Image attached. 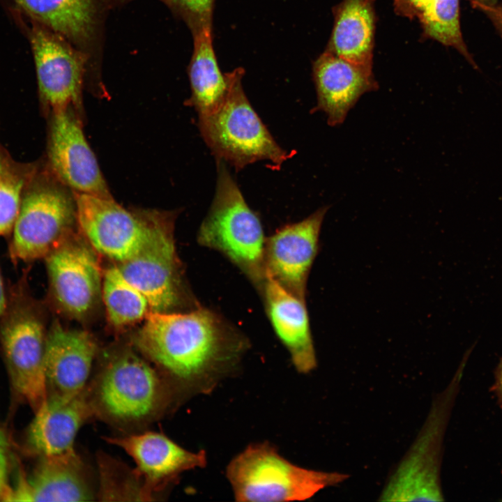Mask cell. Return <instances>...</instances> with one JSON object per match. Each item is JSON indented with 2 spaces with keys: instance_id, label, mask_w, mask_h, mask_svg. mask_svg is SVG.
<instances>
[{
  "instance_id": "obj_2",
  "label": "cell",
  "mask_w": 502,
  "mask_h": 502,
  "mask_svg": "<svg viewBox=\"0 0 502 502\" xmlns=\"http://www.w3.org/2000/svg\"><path fill=\"white\" fill-rule=\"evenodd\" d=\"M86 388L94 417L123 429L145 427L179 405L160 372L130 351L107 360Z\"/></svg>"
},
{
  "instance_id": "obj_5",
  "label": "cell",
  "mask_w": 502,
  "mask_h": 502,
  "mask_svg": "<svg viewBox=\"0 0 502 502\" xmlns=\"http://www.w3.org/2000/svg\"><path fill=\"white\" fill-rule=\"evenodd\" d=\"M230 75V85L220 106L213 113L199 116L201 135L217 161L229 162L236 170L259 160L280 167L291 157L274 140L244 93V70Z\"/></svg>"
},
{
  "instance_id": "obj_23",
  "label": "cell",
  "mask_w": 502,
  "mask_h": 502,
  "mask_svg": "<svg viewBox=\"0 0 502 502\" xmlns=\"http://www.w3.org/2000/svg\"><path fill=\"white\" fill-rule=\"evenodd\" d=\"M193 52L188 67L191 97L187 100L199 116L215 112L222 104L230 85L229 73H222L218 66L212 36V28L195 33Z\"/></svg>"
},
{
  "instance_id": "obj_11",
  "label": "cell",
  "mask_w": 502,
  "mask_h": 502,
  "mask_svg": "<svg viewBox=\"0 0 502 502\" xmlns=\"http://www.w3.org/2000/svg\"><path fill=\"white\" fill-rule=\"evenodd\" d=\"M79 108L52 112L48 158L56 178L73 192L112 198L84 132Z\"/></svg>"
},
{
  "instance_id": "obj_19",
  "label": "cell",
  "mask_w": 502,
  "mask_h": 502,
  "mask_svg": "<svg viewBox=\"0 0 502 502\" xmlns=\"http://www.w3.org/2000/svg\"><path fill=\"white\" fill-rule=\"evenodd\" d=\"M317 110L323 111L331 126L342 124L364 93L376 90L372 68L356 65L326 50L312 66Z\"/></svg>"
},
{
  "instance_id": "obj_28",
  "label": "cell",
  "mask_w": 502,
  "mask_h": 502,
  "mask_svg": "<svg viewBox=\"0 0 502 502\" xmlns=\"http://www.w3.org/2000/svg\"><path fill=\"white\" fill-rule=\"evenodd\" d=\"M195 33L212 28L215 0H160Z\"/></svg>"
},
{
  "instance_id": "obj_29",
  "label": "cell",
  "mask_w": 502,
  "mask_h": 502,
  "mask_svg": "<svg viewBox=\"0 0 502 502\" xmlns=\"http://www.w3.org/2000/svg\"><path fill=\"white\" fill-rule=\"evenodd\" d=\"M433 0H393L395 13L410 20L418 19L424 14Z\"/></svg>"
},
{
  "instance_id": "obj_16",
  "label": "cell",
  "mask_w": 502,
  "mask_h": 502,
  "mask_svg": "<svg viewBox=\"0 0 502 502\" xmlns=\"http://www.w3.org/2000/svg\"><path fill=\"white\" fill-rule=\"evenodd\" d=\"M40 459L31 473L9 486L3 501L77 502L97 496L89 470L75 450Z\"/></svg>"
},
{
  "instance_id": "obj_14",
  "label": "cell",
  "mask_w": 502,
  "mask_h": 502,
  "mask_svg": "<svg viewBox=\"0 0 502 502\" xmlns=\"http://www.w3.org/2000/svg\"><path fill=\"white\" fill-rule=\"evenodd\" d=\"M67 240L45 259L54 300L63 311L79 317L95 305L101 289V273L92 249Z\"/></svg>"
},
{
  "instance_id": "obj_4",
  "label": "cell",
  "mask_w": 502,
  "mask_h": 502,
  "mask_svg": "<svg viewBox=\"0 0 502 502\" xmlns=\"http://www.w3.org/2000/svg\"><path fill=\"white\" fill-rule=\"evenodd\" d=\"M217 162L215 194L198 242L222 252L261 290L266 280V240L260 220L246 204L225 162Z\"/></svg>"
},
{
  "instance_id": "obj_36",
  "label": "cell",
  "mask_w": 502,
  "mask_h": 502,
  "mask_svg": "<svg viewBox=\"0 0 502 502\" xmlns=\"http://www.w3.org/2000/svg\"><path fill=\"white\" fill-rule=\"evenodd\" d=\"M478 1H487V0H478Z\"/></svg>"
},
{
  "instance_id": "obj_10",
  "label": "cell",
  "mask_w": 502,
  "mask_h": 502,
  "mask_svg": "<svg viewBox=\"0 0 502 502\" xmlns=\"http://www.w3.org/2000/svg\"><path fill=\"white\" fill-rule=\"evenodd\" d=\"M40 93L52 111L81 106L89 56L64 37L38 24L31 33Z\"/></svg>"
},
{
  "instance_id": "obj_27",
  "label": "cell",
  "mask_w": 502,
  "mask_h": 502,
  "mask_svg": "<svg viewBox=\"0 0 502 502\" xmlns=\"http://www.w3.org/2000/svg\"><path fill=\"white\" fill-rule=\"evenodd\" d=\"M24 184L20 176L5 170L0 174V237L13 230L21 206Z\"/></svg>"
},
{
  "instance_id": "obj_1",
  "label": "cell",
  "mask_w": 502,
  "mask_h": 502,
  "mask_svg": "<svg viewBox=\"0 0 502 502\" xmlns=\"http://www.w3.org/2000/svg\"><path fill=\"white\" fill-rule=\"evenodd\" d=\"M135 347L169 383L178 404L211 393L240 368L249 344L216 313L149 312L134 337Z\"/></svg>"
},
{
  "instance_id": "obj_25",
  "label": "cell",
  "mask_w": 502,
  "mask_h": 502,
  "mask_svg": "<svg viewBox=\"0 0 502 502\" xmlns=\"http://www.w3.org/2000/svg\"><path fill=\"white\" fill-rule=\"evenodd\" d=\"M418 20L425 38L455 48L473 66H476L461 32L459 0H433Z\"/></svg>"
},
{
  "instance_id": "obj_20",
  "label": "cell",
  "mask_w": 502,
  "mask_h": 502,
  "mask_svg": "<svg viewBox=\"0 0 502 502\" xmlns=\"http://www.w3.org/2000/svg\"><path fill=\"white\" fill-rule=\"evenodd\" d=\"M38 23L85 52L90 63L100 52L102 6L99 0H15Z\"/></svg>"
},
{
  "instance_id": "obj_33",
  "label": "cell",
  "mask_w": 502,
  "mask_h": 502,
  "mask_svg": "<svg viewBox=\"0 0 502 502\" xmlns=\"http://www.w3.org/2000/svg\"><path fill=\"white\" fill-rule=\"evenodd\" d=\"M8 306L2 276L0 272V317L4 314Z\"/></svg>"
},
{
  "instance_id": "obj_9",
  "label": "cell",
  "mask_w": 502,
  "mask_h": 502,
  "mask_svg": "<svg viewBox=\"0 0 502 502\" xmlns=\"http://www.w3.org/2000/svg\"><path fill=\"white\" fill-rule=\"evenodd\" d=\"M1 317L0 343L12 386L35 412L47 397V334L28 298L17 297Z\"/></svg>"
},
{
  "instance_id": "obj_22",
  "label": "cell",
  "mask_w": 502,
  "mask_h": 502,
  "mask_svg": "<svg viewBox=\"0 0 502 502\" xmlns=\"http://www.w3.org/2000/svg\"><path fill=\"white\" fill-rule=\"evenodd\" d=\"M375 0H342L333 8V26L325 50L356 65L373 68Z\"/></svg>"
},
{
  "instance_id": "obj_7",
  "label": "cell",
  "mask_w": 502,
  "mask_h": 502,
  "mask_svg": "<svg viewBox=\"0 0 502 502\" xmlns=\"http://www.w3.org/2000/svg\"><path fill=\"white\" fill-rule=\"evenodd\" d=\"M77 221L74 192L61 183L38 184L22 197L9 246L17 262L45 258L68 237Z\"/></svg>"
},
{
  "instance_id": "obj_31",
  "label": "cell",
  "mask_w": 502,
  "mask_h": 502,
  "mask_svg": "<svg viewBox=\"0 0 502 502\" xmlns=\"http://www.w3.org/2000/svg\"><path fill=\"white\" fill-rule=\"evenodd\" d=\"M471 5L483 12L496 27L502 37V3H491L487 1L469 0Z\"/></svg>"
},
{
  "instance_id": "obj_13",
  "label": "cell",
  "mask_w": 502,
  "mask_h": 502,
  "mask_svg": "<svg viewBox=\"0 0 502 502\" xmlns=\"http://www.w3.org/2000/svg\"><path fill=\"white\" fill-rule=\"evenodd\" d=\"M104 439L121 448L132 458L137 466L135 469L151 501L183 472L204 468L207 464L204 450L189 451L160 432H144Z\"/></svg>"
},
{
  "instance_id": "obj_30",
  "label": "cell",
  "mask_w": 502,
  "mask_h": 502,
  "mask_svg": "<svg viewBox=\"0 0 502 502\" xmlns=\"http://www.w3.org/2000/svg\"><path fill=\"white\" fill-rule=\"evenodd\" d=\"M9 446L6 436L0 429V501H3L9 488Z\"/></svg>"
},
{
  "instance_id": "obj_3",
  "label": "cell",
  "mask_w": 502,
  "mask_h": 502,
  "mask_svg": "<svg viewBox=\"0 0 502 502\" xmlns=\"http://www.w3.org/2000/svg\"><path fill=\"white\" fill-rule=\"evenodd\" d=\"M226 476L236 501L241 502L304 501L349 477L296 465L267 441L251 443L236 455Z\"/></svg>"
},
{
  "instance_id": "obj_34",
  "label": "cell",
  "mask_w": 502,
  "mask_h": 502,
  "mask_svg": "<svg viewBox=\"0 0 502 502\" xmlns=\"http://www.w3.org/2000/svg\"><path fill=\"white\" fill-rule=\"evenodd\" d=\"M132 0H102L105 7L112 8L114 6H121L126 3H128Z\"/></svg>"
},
{
  "instance_id": "obj_17",
  "label": "cell",
  "mask_w": 502,
  "mask_h": 502,
  "mask_svg": "<svg viewBox=\"0 0 502 502\" xmlns=\"http://www.w3.org/2000/svg\"><path fill=\"white\" fill-rule=\"evenodd\" d=\"M97 352L86 331L54 324L46 335L45 373L47 395L70 397L85 389Z\"/></svg>"
},
{
  "instance_id": "obj_32",
  "label": "cell",
  "mask_w": 502,
  "mask_h": 502,
  "mask_svg": "<svg viewBox=\"0 0 502 502\" xmlns=\"http://www.w3.org/2000/svg\"><path fill=\"white\" fill-rule=\"evenodd\" d=\"M492 391L496 397L499 406L502 408V358L495 370Z\"/></svg>"
},
{
  "instance_id": "obj_12",
  "label": "cell",
  "mask_w": 502,
  "mask_h": 502,
  "mask_svg": "<svg viewBox=\"0 0 502 502\" xmlns=\"http://www.w3.org/2000/svg\"><path fill=\"white\" fill-rule=\"evenodd\" d=\"M328 206L299 222L278 230L266 241V277L305 301L308 275L318 252L319 238Z\"/></svg>"
},
{
  "instance_id": "obj_26",
  "label": "cell",
  "mask_w": 502,
  "mask_h": 502,
  "mask_svg": "<svg viewBox=\"0 0 502 502\" xmlns=\"http://www.w3.org/2000/svg\"><path fill=\"white\" fill-rule=\"evenodd\" d=\"M100 485L97 496L104 501H151L135 469L109 457H100Z\"/></svg>"
},
{
  "instance_id": "obj_6",
  "label": "cell",
  "mask_w": 502,
  "mask_h": 502,
  "mask_svg": "<svg viewBox=\"0 0 502 502\" xmlns=\"http://www.w3.org/2000/svg\"><path fill=\"white\" fill-rule=\"evenodd\" d=\"M468 355L447 388L434 400L427 419L404 456L388 476L379 501H442L443 443Z\"/></svg>"
},
{
  "instance_id": "obj_24",
  "label": "cell",
  "mask_w": 502,
  "mask_h": 502,
  "mask_svg": "<svg viewBox=\"0 0 502 502\" xmlns=\"http://www.w3.org/2000/svg\"><path fill=\"white\" fill-rule=\"evenodd\" d=\"M102 284L107 317L113 326L135 323L150 312L146 298L126 280L117 266L105 271Z\"/></svg>"
},
{
  "instance_id": "obj_21",
  "label": "cell",
  "mask_w": 502,
  "mask_h": 502,
  "mask_svg": "<svg viewBox=\"0 0 502 502\" xmlns=\"http://www.w3.org/2000/svg\"><path fill=\"white\" fill-rule=\"evenodd\" d=\"M273 329L287 348L298 372L307 374L317 365L305 301L294 296L267 277L261 289Z\"/></svg>"
},
{
  "instance_id": "obj_35",
  "label": "cell",
  "mask_w": 502,
  "mask_h": 502,
  "mask_svg": "<svg viewBox=\"0 0 502 502\" xmlns=\"http://www.w3.org/2000/svg\"><path fill=\"white\" fill-rule=\"evenodd\" d=\"M4 171V167L2 161V158L0 154V174Z\"/></svg>"
},
{
  "instance_id": "obj_8",
  "label": "cell",
  "mask_w": 502,
  "mask_h": 502,
  "mask_svg": "<svg viewBox=\"0 0 502 502\" xmlns=\"http://www.w3.org/2000/svg\"><path fill=\"white\" fill-rule=\"evenodd\" d=\"M74 192L77 221L91 247L119 263L138 254L171 220L155 213L130 211L112 198Z\"/></svg>"
},
{
  "instance_id": "obj_15",
  "label": "cell",
  "mask_w": 502,
  "mask_h": 502,
  "mask_svg": "<svg viewBox=\"0 0 502 502\" xmlns=\"http://www.w3.org/2000/svg\"><path fill=\"white\" fill-rule=\"evenodd\" d=\"M172 223L164 225L138 254L117 264L126 280L146 298L150 312H168L181 299Z\"/></svg>"
},
{
  "instance_id": "obj_18",
  "label": "cell",
  "mask_w": 502,
  "mask_h": 502,
  "mask_svg": "<svg viewBox=\"0 0 502 502\" xmlns=\"http://www.w3.org/2000/svg\"><path fill=\"white\" fill-rule=\"evenodd\" d=\"M34 413L26 441L31 451L40 458L75 450L79 429L95 418L86 387L70 397L47 395Z\"/></svg>"
}]
</instances>
